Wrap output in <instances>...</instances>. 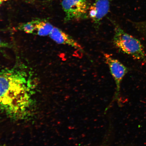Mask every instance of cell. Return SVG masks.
Instances as JSON below:
<instances>
[{
  "label": "cell",
  "mask_w": 146,
  "mask_h": 146,
  "mask_svg": "<svg viewBox=\"0 0 146 146\" xmlns=\"http://www.w3.org/2000/svg\"><path fill=\"white\" fill-rule=\"evenodd\" d=\"M114 26L115 46L124 53L146 63V54L140 40L125 32L117 24L114 23Z\"/></svg>",
  "instance_id": "2"
},
{
  "label": "cell",
  "mask_w": 146,
  "mask_h": 146,
  "mask_svg": "<svg viewBox=\"0 0 146 146\" xmlns=\"http://www.w3.org/2000/svg\"><path fill=\"white\" fill-rule=\"evenodd\" d=\"M10 45H9L8 43L5 42H3L0 39V50L3 48H7V47H9Z\"/></svg>",
  "instance_id": "10"
},
{
  "label": "cell",
  "mask_w": 146,
  "mask_h": 146,
  "mask_svg": "<svg viewBox=\"0 0 146 146\" xmlns=\"http://www.w3.org/2000/svg\"><path fill=\"white\" fill-rule=\"evenodd\" d=\"M9 1V0H0V5L2 4L5 2Z\"/></svg>",
  "instance_id": "11"
},
{
  "label": "cell",
  "mask_w": 146,
  "mask_h": 146,
  "mask_svg": "<svg viewBox=\"0 0 146 146\" xmlns=\"http://www.w3.org/2000/svg\"><path fill=\"white\" fill-rule=\"evenodd\" d=\"M35 31L38 35L44 36L49 35L54 27L48 22L35 21Z\"/></svg>",
  "instance_id": "7"
},
{
  "label": "cell",
  "mask_w": 146,
  "mask_h": 146,
  "mask_svg": "<svg viewBox=\"0 0 146 146\" xmlns=\"http://www.w3.org/2000/svg\"><path fill=\"white\" fill-rule=\"evenodd\" d=\"M62 6L65 22L85 18L89 9L86 0H63Z\"/></svg>",
  "instance_id": "3"
},
{
  "label": "cell",
  "mask_w": 146,
  "mask_h": 146,
  "mask_svg": "<svg viewBox=\"0 0 146 146\" xmlns=\"http://www.w3.org/2000/svg\"><path fill=\"white\" fill-rule=\"evenodd\" d=\"M0 146H4L0 145Z\"/></svg>",
  "instance_id": "12"
},
{
  "label": "cell",
  "mask_w": 146,
  "mask_h": 146,
  "mask_svg": "<svg viewBox=\"0 0 146 146\" xmlns=\"http://www.w3.org/2000/svg\"><path fill=\"white\" fill-rule=\"evenodd\" d=\"M135 25L140 30L144 31L146 33V21L135 23Z\"/></svg>",
  "instance_id": "9"
},
{
  "label": "cell",
  "mask_w": 146,
  "mask_h": 146,
  "mask_svg": "<svg viewBox=\"0 0 146 146\" xmlns=\"http://www.w3.org/2000/svg\"><path fill=\"white\" fill-rule=\"evenodd\" d=\"M35 21L25 23L20 27L21 30L27 34H33L35 31Z\"/></svg>",
  "instance_id": "8"
},
{
  "label": "cell",
  "mask_w": 146,
  "mask_h": 146,
  "mask_svg": "<svg viewBox=\"0 0 146 146\" xmlns=\"http://www.w3.org/2000/svg\"><path fill=\"white\" fill-rule=\"evenodd\" d=\"M49 36L51 39L59 44L67 45L82 51L81 46L70 35L57 27H54Z\"/></svg>",
  "instance_id": "6"
},
{
  "label": "cell",
  "mask_w": 146,
  "mask_h": 146,
  "mask_svg": "<svg viewBox=\"0 0 146 146\" xmlns=\"http://www.w3.org/2000/svg\"><path fill=\"white\" fill-rule=\"evenodd\" d=\"M106 63L108 65L111 74L116 86L117 92L120 90L121 82L128 71L127 67L117 59L108 54H104Z\"/></svg>",
  "instance_id": "4"
},
{
  "label": "cell",
  "mask_w": 146,
  "mask_h": 146,
  "mask_svg": "<svg viewBox=\"0 0 146 146\" xmlns=\"http://www.w3.org/2000/svg\"><path fill=\"white\" fill-rule=\"evenodd\" d=\"M19 66L0 71V109L9 115L21 116L31 104L34 78Z\"/></svg>",
  "instance_id": "1"
},
{
  "label": "cell",
  "mask_w": 146,
  "mask_h": 146,
  "mask_svg": "<svg viewBox=\"0 0 146 146\" xmlns=\"http://www.w3.org/2000/svg\"><path fill=\"white\" fill-rule=\"evenodd\" d=\"M110 8L109 0H96L88 9L89 16L97 27L100 22L108 13Z\"/></svg>",
  "instance_id": "5"
}]
</instances>
